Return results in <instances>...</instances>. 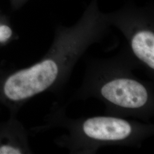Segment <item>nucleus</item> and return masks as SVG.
Returning <instances> with one entry per match:
<instances>
[{"label":"nucleus","mask_w":154,"mask_h":154,"mask_svg":"<svg viewBox=\"0 0 154 154\" xmlns=\"http://www.w3.org/2000/svg\"><path fill=\"white\" fill-rule=\"evenodd\" d=\"M106 14L110 26L118 29L126 39L127 49L135 65L154 75V5L151 3L140 7L128 1Z\"/></svg>","instance_id":"7ed1b4c3"},{"label":"nucleus","mask_w":154,"mask_h":154,"mask_svg":"<svg viewBox=\"0 0 154 154\" xmlns=\"http://www.w3.org/2000/svg\"><path fill=\"white\" fill-rule=\"evenodd\" d=\"M13 34V30L8 24L0 22V44L8 41L11 38Z\"/></svg>","instance_id":"20e7f679"},{"label":"nucleus","mask_w":154,"mask_h":154,"mask_svg":"<svg viewBox=\"0 0 154 154\" xmlns=\"http://www.w3.org/2000/svg\"><path fill=\"white\" fill-rule=\"evenodd\" d=\"M22 151L18 147L9 145L4 144L0 146V154H20Z\"/></svg>","instance_id":"39448f33"},{"label":"nucleus","mask_w":154,"mask_h":154,"mask_svg":"<svg viewBox=\"0 0 154 154\" xmlns=\"http://www.w3.org/2000/svg\"><path fill=\"white\" fill-rule=\"evenodd\" d=\"M67 132L60 144L74 154H94L103 146L140 147L154 134V125L119 116H94L78 119L64 116Z\"/></svg>","instance_id":"f03ea898"},{"label":"nucleus","mask_w":154,"mask_h":154,"mask_svg":"<svg viewBox=\"0 0 154 154\" xmlns=\"http://www.w3.org/2000/svg\"><path fill=\"white\" fill-rule=\"evenodd\" d=\"M29 0H11V5L13 9H17L23 5Z\"/></svg>","instance_id":"423d86ee"},{"label":"nucleus","mask_w":154,"mask_h":154,"mask_svg":"<svg viewBox=\"0 0 154 154\" xmlns=\"http://www.w3.org/2000/svg\"><path fill=\"white\" fill-rule=\"evenodd\" d=\"M134 65L127 49L111 58L91 61L75 97L99 99L109 115L147 121L154 115V88L132 74Z\"/></svg>","instance_id":"f257e3e1"}]
</instances>
